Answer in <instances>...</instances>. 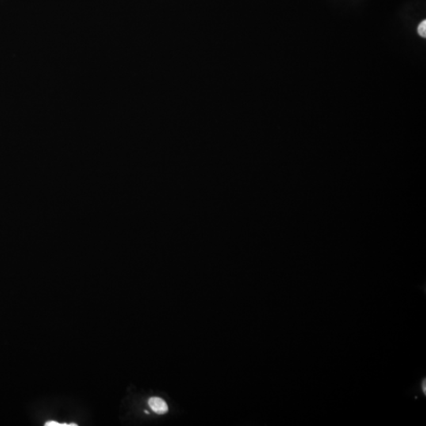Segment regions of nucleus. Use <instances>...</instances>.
<instances>
[{"label":"nucleus","mask_w":426,"mask_h":426,"mask_svg":"<svg viewBox=\"0 0 426 426\" xmlns=\"http://www.w3.org/2000/svg\"><path fill=\"white\" fill-rule=\"evenodd\" d=\"M46 426H77L78 425L74 424H66V423H64V424H61V423H56V422H54V421H51V422H47L45 424Z\"/></svg>","instance_id":"nucleus-3"},{"label":"nucleus","mask_w":426,"mask_h":426,"mask_svg":"<svg viewBox=\"0 0 426 426\" xmlns=\"http://www.w3.org/2000/svg\"><path fill=\"white\" fill-rule=\"evenodd\" d=\"M418 32H419V35L421 36H423V37H426V21L424 20V21H422L420 23V25H419V28H418Z\"/></svg>","instance_id":"nucleus-2"},{"label":"nucleus","mask_w":426,"mask_h":426,"mask_svg":"<svg viewBox=\"0 0 426 426\" xmlns=\"http://www.w3.org/2000/svg\"><path fill=\"white\" fill-rule=\"evenodd\" d=\"M148 405H149L150 408L158 415H163V414L167 413V411H168L167 404L161 398H150L149 400H148Z\"/></svg>","instance_id":"nucleus-1"}]
</instances>
